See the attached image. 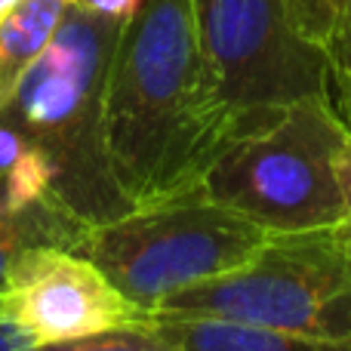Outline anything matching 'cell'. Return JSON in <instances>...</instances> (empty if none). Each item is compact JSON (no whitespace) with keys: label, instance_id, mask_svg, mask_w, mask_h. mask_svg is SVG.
Here are the masks:
<instances>
[{"label":"cell","instance_id":"9","mask_svg":"<svg viewBox=\"0 0 351 351\" xmlns=\"http://www.w3.org/2000/svg\"><path fill=\"white\" fill-rule=\"evenodd\" d=\"M86 228L71 219L62 206L40 200V204H22L0 182V293L6 287L10 268L19 253L28 247H77Z\"/></svg>","mask_w":351,"mask_h":351},{"label":"cell","instance_id":"16","mask_svg":"<svg viewBox=\"0 0 351 351\" xmlns=\"http://www.w3.org/2000/svg\"><path fill=\"white\" fill-rule=\"evenodd\" d=\"M336 173H339V188H342V206H346V219L342 222L351 225V133L342 145L339 158H336Z\"/></svg>","mask_w":351,"mask_h":351},{"label":"cell","instance_id":"12","mask_svg":"<svg viewBox=\"0 0 351 351\" xmlns=\"http://www.w3.org/2000/svg\"><path fill=\"white\" fill-rule=\"evenodd\" d=\"M346 0H293V16L296 25L311 43L327 49L333 28L339 22V12Z\"/></svg>","mask_w":351,"mask_h":351},{"label":"cell","instance_id":"2","mask_svg":"<svg viewBox=\"0 0 351 351\" xmlns=\"http://www.w3.org/2000/svg\"><path fill=\"white\" fill-rule=\"evenodd\" d=\"M121 31V19L71 3L53 40L0 105V117L47 164L53 200L84 228L133 210L111 164L105 111Z\"/></svg>","mask_w":351,"mask_h":351},{"label":"cell","instance_id":"1","mask_svg":"<svg viewBox=\"0 0 351 351\" xmlns=\"http://www.w3.org/2000/svg\"><path fill=\"white\" fill-rule=\"evenodd\" d=\"M105 111L114 176L133 206L204 179L234 130L213 90L191 0H142L123 22Z\"/></svg>","mask_w":351,"mask_h":351},{"label":"cell","instance_id":"17","mask_svg":"<svg viewBox=\"0 0 351 351\" xmlns=\"http://www.w3.org/2000/svg\"><path fill=\"white\" fill-rule=\"evenodd\" d=\"M336 102V108H339V114H342V121H346V127H348V133H351V90L346 93V96H339V99H333Z\"/></svg>","mask_w":351,"mask_h":351},{"label":"cell","instance_id":"8","mask_svg":"<svg viewBox=\"0 0 351 351\" xmlns=\"http://www.w3.org/2000/svg\"><path fill=\"white\" fill-rule=\"evenodd\" d=\"M154 321L173 336L182 351H351V339H321L219 317L154 315Z\"/></svg>","mask_w":351,"mask_h":351},{"label":"cell","instance_id":"5","mask_svg":"<svg viewBox=\"0 0 351 351\" xmlns=\"http://www.w3.org/2000/svg\"><path fill=\"white\" fill-rule=\"evenodd\" d=\"M154 315L351 339V225L268 234L250 262L176 293Z\"/></svg>","mask_w":351,"mask_h":351},{"label":"cell","instance_id":"7","mask_svg":"<svg viewBox=\"0 0 351 351\" xmlns=\"http://www.w3.org/2000/svg\"><path fill=\"white\" fill-rule=\"evenodd\" d=\"M0 305L37 346H59L154 317L130 302L93 259L49 243L16 256Z\"/></svg>","mask_w":351,"mask_h":351},{"label":"cell","instance_id":"3","mask_svg":"<svg viewBox=\"0 0 351 351\" xmlns=\"http://www.w3.org/2000/svg\"><path fill=\"white\" fill-rule=\"evenodd\" d=\"M348 127L333 96H308L268 123L234 133L204 170V188L268 234L346 219L336 158Z\"/></svg>","mask_w":351,"mask_h":351},{"label":"cell","instance_id":"14","mask_svg":"<svg viewBox=\"0 0 351 351\" xmlns=\"http://www.w3.org/2000/svg\"><path fill=\"white\" fill-rule=\"evenodd\" d=\"M0 351H40V346L16 321L3 315V305H0Z\"/></svg>","mask_w":351,"mask_h":351},{"label":"cell","instance_id":"18","mask_svg":"<svg viewBox=\"0 0 351 351\" xmlns=\"http://www.w3.org/2000/svg\"><path fill=\"white\" fill-rule=\"evenodd\" d=\"M12 6H16V0H0V19H3L6 12L12 10Z\"/></svg>","mask_w":351,"mask_h":351},{"label":"cell","instance_id":"11","mask_svg":"<svg viewBox=\"0 0 351 351\" xmlns=\"http://www.w3.org/2000/svg\"><path fill=\"white\" fill-rule=\"evenodd\" d=\"M40 351H182V348L152 317V321L133 324V327L105 330V333L96 336H84V339L59 342V346H40Z\"/></svg>","mask_w":351,"mask_h":351},{"label":"cell","instance_id":"4","mask_svg":"<svg viewBox=\"0 0 351 351\" xmlns=\"http://www.w3.org/2000/svg\"><path fill=\"white\" fill-rule=\"evenodd\" d=\"M265 241L268 231L194 182L86 228L74 250L96 262L130 302L154 315L176 293L241 268Z\"/></svg>","mask_w":351,"mask_h":351},{"label":"cell","instance_id":"13","mask_svg":"<svg viewBox=\"0 0 351 351\" xmlns=\"http://www.w3.org/2000/svg\"><path fill=\"white\" fill-rule=\"evenodd\" d=\"M330 77H333V99L346 96L351 90V0L342 3L339 22L333 28V37L327 43Z\"/></svg>","mask_w":351,"mask_h":351},{"label":"cell","instance_id":"6","mask_svg":"<svg viewBox=\"0 0 351 351\" xmlns=\"http://www.w3.org/2000/svg\"><path fill=\"white\" fill-rule=\"evenodd\" d=\"M191 6L213 90L234 133L262 127L299 99L333 96L327 49L299 31L293 0H191Z\"/></svg>","mask_w":351,"mask_h":351},{"label":"cell","instance_id":"10","mask_svg":"<svg viewBox=\"0 0 351 351\" xmlns=\"http://www.w3.org/2000/svg\"><path fill=\"white\" fill-rule=\"evenodd\" d=\"M68 6L71 0H16L0 19V105L25 68L53 40Z\"/></svg>","mask_w":351,"mask_h":351},{"label":"cell","instance_id":"15","mask_svg":"<svg viewBox=\"0 0 351 351\" xmlns=\"http://www.w3.org/2000/svg\"><path fill=\"white\" fill-rule=\"evenodd\" d=\"M71 3L84 6V10L96 12V16H108V19L127 22V19H133V12L139 10L142 0H71Z\"/></svg>","mask_w":351,"mask_h":351}]
</instances>
